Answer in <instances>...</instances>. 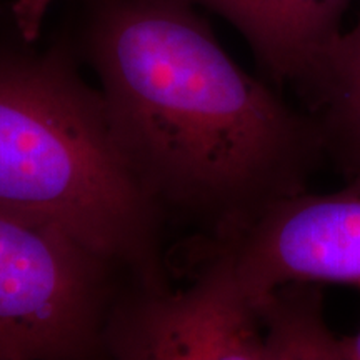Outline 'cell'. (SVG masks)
I'll return each mask as SVG.
<instances>
[{"label": "cell", "instance_id": "6da1fadb", "mask_svg": "<svg viewBox=\"0 0 360 360\" xmlns=\"http://www.w3.org/2000/svg\"><path fill=\"white\" fill-rule=\"evenodd\" d=\"M75 47L135 177L199 240L307 191L326 159L314 117L242 69L188 0H89Z\"/></svg>", "mask_w": 360, "mask_h": 360}, {"label": "cell", "instance_id": "ba28073f", "mask_svg": "<svg viewBox=\"0 0 360 360\" xmlns=\"http://www.w3.org/2000/svg\"><path fill=\"white\" fill-rule=\"evenodd\" d=\"M267 337L269 360H347L330 330L315 283H290L259 305Z\"/></svg>", "mask_w": 360, "mask_h": 360}, {"label": "cell", "instance_id": "3957f363", "mask_svg": "<svg viewBox=\"0 0 360 360\" xmlns=\"http://www.w3.org/2000/svg\"><path fill=\"white\" fill-rule=\"evenodd\" d=\"M129 278L58 225L0 207V360H107Z\"/></svg>", "mask_w": 360, "mask_h": 360}, {"label": "cell", "instance_id": "52a82bcc", "mask_svg": "<svg viewBox=\"0 0 360 360\" xmlns=\"http://www.w3.org/2000/svg\"><path fill=\"white\" fill-rule=\"evenodd\" d=\"M300 101L319 125L326 157L345 177L360 174V0L354 24L328 49Z\"/></svg>", "mask_w": 360, "mask_h": 360}, {"label": "cell", "instance_id": "9c48e42d", "mask_svg": "<svg viewBox=\"0 0 360 360\" xmlns=\"http://www.w3.org/2000/svg\"><path fill=\"white\" fill-rule=\"evenodd\" d=\"M56 2L57 0H13L8 17L22 39L30 44L39 42L45 15Z\"/></svg>", "mask_w": 360, "mask_h": 360}, {"label": "cell", "instance_id": "30bf717a", "mask_svg": "<svg viewBox=\"0 0 360 360\" xmlns=\"http://www.w3.org/2000/svg\"><path fill=\"white\" fill-rule=\"evenodd\" d=\"M342 347L347 360H360V328L354 335L342 339Z\"/></svg>", "mask_w": 360, "mask_h": 360}, {"label": "cell", "instance_id": "5b68a950", "mask_svg": "<svg viewBox=\"0 0 360 360\" xmlns=\"http://www.w3.org/2000/svg\"><path fill=\"white\" fill-rule=\"evenodd\" d=\"M222 254L250 302L290 283L360 287V174L332 192H297L269 205L224 242Z\"/></svg>", "mask_w": 360, "mask_h": 360}, {"label": "cell", "instance_id": "7a4b0ae2", "mask_svg": "<svg viewBox=\"0 0 360 360\" xmlns=\"http://www.w3.org/2000/svg\"><path fill=\"white\" fill-rule=\"evenodd\" d=\"M77 47L0 35V207L49 220L125 276L169 282L167 217L135 177Z\"/></svg>", "mask_w": 360, "mask_h": 360}, {"label": "cell", "instance_id": "277c9868", "mask_svg": "<svg viewBox=\"0 0 360 360\" xmlns=\"http://www.w3.org/2000/svg\"><path fill=\"white\" fill-rule=\"evenodd\" d=\"M188 283L129 278L105 330L107 360H269L260 310L229 260L192 245Z\"/></svg>", "mask_w": 360, "mask_h": 360}, {"label": "cell", "instance_id": "8992f818", "mask_svg": "<svg viewBox=\"0 0 360 360\" xmlns=\"http://www.w3.org/2000/svg\"><path fill=\"white\" fill-rule=\"evenodd\" d=\"M227 20L244 37L264 79L299 96L344 32L355 0H188Z\"/></svg>", "mask_w": 360, "mask_h": 360}]
</instances>
